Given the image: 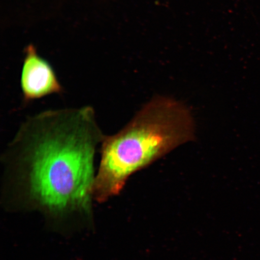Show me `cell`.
Segmentation results:
<instances>
[{
  "label": "cell",
  "mask_w": 260,
  "mask_h": 260,
  "mask_svg": "<svg viewBox=\"0 0 260 260\" xmlns=\"http://www.w3.org/2000/svg\"><path fill=\"white\" fill-rule=\"evenodd\" d=\"M106 135L91 106L48 110L21 123L2 158L5 175L54 213L87 210Z\"/></svg>",
  "instance_id": "cell-1"
},
{
  "label": "cell",
  "mask_w": 260,
  "mask_h": 260,
  "mask_svg": "<svg viewBox=\"0 0 260 260\" xmlns=\"http://www.w3.org/2000/svg\"><path fill=\"white\" fill-rule=\"evenodd\" d=\"M194 136V120L186 105L171 98H154L121 131L105 136L93 198L103 202L118 194L132 175L192 141Z\"/></svg>",
  "instance_id": "cell-2"
},
{
  "label": "cell",
  "mask_w": 260,
  "mask_h": 260,
  "mask_svg": "<svg viewBox=\"0 0 260 260\" xmlns=\"http://www.w3.org/2000/svg\"><path fill=\"white\" fill-rule=\"evenodd\" d=\"M25 53L21 76V86L25 102L62 92L63 87L53 68L38 54L34 45H28Z\"/></svg>",
  "instance_id": "cell-3"
}]
</instances>
